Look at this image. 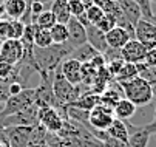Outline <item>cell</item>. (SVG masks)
Returning a JSON list of instances; mask_svg holds the SVG:
<instances>
[{"mask_svg":"<svg viewBox=\"0 0 156 147\" xmlns=\"http://www.w3.org/2000/svg\"><path fill=\"white\" fill-rule=\"evenodd\" d=\"M51 90L54 95V101H56V109L57 107H63L68 106L73 101H76L83 91H82V85H73L66 81L62 73L59 71V68L54 71L53 79H51Z\"/></svg>","mask_w":156,"mask_h":147,"instance_id":"6da1fadb","label":"cell"},{"mask_svg":"<svg viewBox=\"0 0 156 147\" xmlns=\"http://www.w3.org/2000/svg\"><path fill=\"white\" fill-rule=\"evenodd\" d=\"M121 87H122L124 98L128 99L130 102H133L136 107L148 106L153 101V95H151V88L148 85V82L139 76L133 77L127 82H122Z\"/></svg>","mask_w":156,"mask_h":147,"instance_id":"7a4b0ae2","label":"cell"},{"mask_svg":"<svg viewBox=\"0 0 156 147\" xmlns=\"http://www.w3.org/2000/svg\"><path fill=\"white\" fill-rule=\"evenodd\" d=\"M34 101H36V88H23L19 95L9 96L3 102V107L0 110V119L31 107Z\"/></svg>","mask_w":156,"mask_h":147,"instance_id":"3957f363","label":"cell"},{"mask_svg":"<svg viewBox=\"0 0 156 147\" xmlns=\"http://www.w3.org/2000/svg\"><path fill=\"white\" fill-rule=\"evenodd\" d=\"M37 113H39V107L36 104H33L31 107L20 110L17 113H12L9 116H5L0 119V127H34L39 124L37 119Z\"/></svg>","mask_w":156,"mask_h":147,"instance_id":"277c9868","label":"cell"},{"mask_svg":"<svg viewBox=\"0 0 156 147\" xmlns=\"http://www.w3.org/2000/svg\"><path fill=\"white\" fill-rule=\"evenodd\" d=\"M127 130H128V141L127 147H147L151 135L156 132V125L153 122L147 125H133L125 121Z\"/></svg>","mask_w":156,"mask_h":147,"instance_id":"5b68a950","label":"cell"},{"mask_svg":"<svg viewBox=\"0 0 156 147\" xmlns=\"http://www.w3.org/2000/svg\"><path fill=\"white\" fill-rule=\"evenodd\" d=\"M115 115H113V109H110L107 106H96L93 110H90L88 113V130H99V132H105L110 124L113 122Z\"/></svg>","mask_w":156,"mask_h":147,"instance_id":"8992f818","label":"cell"},{"mask_svg":"<svg viewBox=\"0 0 156 147\" xmlns=\"http://www.w3.org/2000/svg\"><path fill=\"white\" fill-rule=\"evenodd\" d=\"M23 45L17 39H5L0 44V60L9 65H17L23 57Z\"/></svg>","mask_w":156,"mask_h":147,"instance_id":"52a82bcc","label":"cell"},{"mask_svg":"<svg viewBox=\"0 0 156 147\" xmlns=\"http://www.w3.org/2000/svg\"><path fill=\"white\" fill-rule=\"evenodd\" d=\"M37 119L42 127H45L47 132L51 133H57L63 125L62 113L56 107H40L37 113Z\"/></svg>","mask_w":156,"mask_h":147,"instance_id":"ba28073f","label":"cell"},{"mask_svg":"<svg viewBox=\"0 0 156 147\" xmlns=\"http://www.w3.org/2000/svg\"><path fill=\"white\" fill-rule=\"evenodd\" d=\"M135 39L139 40L142 45L147 47V50L156 47V25L150 19H141L135 25Z\"/></svg>","mask_w":156,"mask_h":147,"instance_id":"9c48e42d","label":"cell"},{"mask_svg":"<svg viewBox=\"0 0 156 147\" xmlns=\"http://www.w3.org/2000/svg\"><path fill=\"white\" fill-rule=\"evenodd\" d=\"M147 47L142 45L139 40L130 39L127 44L121 48V57L124 62H130V64H141L145 59L147 54Z\"/></svg>","mask_w":156,"mask_h":147,"instance_id":"30bf717a","label":"cell"},{"mask_svg":"<svg viewBox=\"0 0 156 147\" xmlns=\"http://www.w3.org/2000/svg\"><path fill=\"white\" fill-rule=\"evenodd\" d=\"M66 30H68V44L71 48H76L79 45L87 44V31L85 27L79 22L76 17H71L66 23Z\"/></svg>","mask_w":156,"mask_h":147,"instance_id":"8fae6325","label":"cell"},{"mask_svg":"<svg viewBox=\"0 0 156 147\" xmlns=\"http://www.w3.org/2000/svg\"><path fill=\"white\" fill-rule=\"evenodd\" d=\"M82 64H79L74 59H65L60 62L59 65V71L62 73V76L68 81L73 85H79L82 82V73H80Z\"/></svg>","mask_w":156,"mask_h":147,"instance_id":"7c38bea8","label":"cell"},{"mask_svg":"<svg viewBox=\"0 0 156 147\" xmlns=\"http://www.w3.org/2000/svg\"><path fill=\"white\" fill-rule=\"evenodd\" d=\"M130 39H133V37L130 36V33L125 31V30L121 28V27H115L113 30H110L108 33H105V40H107L108 48L121 50Z\"/></svg>","mask_w":156,"mask_h":147,"instance_id":"4fadbf2b","label":"cell"},{"mask_svg":"<svg viewBox=\"0 0 156 147\" xmlns=\"http://www.w3.org/2000/svg\"><path fill=\"white\" fill-rule=\"evenodd\" d=\"M85 31H87V44H90L99 54H104L108 50L105 34L102 31H99L94 25H88L85 28Z\"/></svg>","mask_w":156,"mask_h":147,"instance_id":"5bb4252c","label":"cell"},{"mask_svg":"<svg viewBox=\"0 0 156 147\" xmlns=\"http://www.w3.org/2000/svg\"><path fill=\"white\" fill-rule=\"evenodd\" d=\"M118 5H119V9L124 14V17L133 27L142 19V11L135 0H121V2H118Z\"/></svg>","mask_w":156,"mask_h":147,"instance_id":"9a60e30c","label":"cell"},{"mask_svg":"<svg viewBox=\"0 0 156 147\" xmlns=\"http://www.w3.org/2000/svg\"><path fill=\"white\" fill-rule=\"evenodd\" d=\"M31 2L28 0H6L5 2V14L9 20H22L28 11V5Z\"/></svg>","mask_w":156,"mask_h":147,"instance_id":"2e32d148","label":"cell"},{"mask_svg":"<svg viewBox=\"0 0 156 147\" xmlns=\"http://www.w3.org/2000/svg\"><path fill=\"white\" fill-rule=\"evenodd\" d=\"M101 104V95L91 91V90H88L85 93H82L76 101H73L71 104H68V106L71 107H76V109H80V110H87V112H90L93 110L96 106H99Z\"/></svg>","mask_w":156,"mask_h":147,"instance_id":"e0dca14e","label":"cell"},{"mask_svg":"<svg viewBox=\"0 0 156 147\" xmlns=\"http://www.w3.org/2000/svg\"><path fill=\"white\" fill-rule=\"evenodd\" d=\"M50 11L56 17V22L59 23H68V20L71 19V13L68 8V0H53L50 3Z\"/></svg>","mask_w":156,"mask_h":147,"instance_id":"ac0fdd59","label":"cell"},{"mask_svg":"<svg viewBox=\"0 0 156 147\" xmlns=\"http://www.w3.org/2000/svg\"><path fill=\"white\" fill-rule=\"evenodd\" d=\"M136 106L133 102H130L128 99L122 98L116 102V106L113 107V115L116 119H121V121H128L133 115L136 113Z\"/></svg>","mask_w":156,"mask_h":147,"instance_id":"d6986e66","label":"cell"},{"mask_svg":"<svg viewBox=\"0 0 156 147\" xmlns=\"http://www.w3.org/2000/svg\"><path fill=\"white\" fill-rule=\"evenodd\" d=\"M98 54L99 53L90 44H83V45H79V47L73 48V51L70 53V56L66 59H74V60L79 62V64H87V62H91V59Z\"/></svg>","mask_w":156,"mask_h":147,"instance_id":"ffe728a7","label":"cell"},{"mask_svg":"<svg viewBox=\"0 0 156 147\" xmlns=\"http://www.w3.org/2000/svg\"><path fill=\"white\" fill-rule=\"evenodd\" d=\"M108 133L110 138L113 139H118L124 144H127L128 141V130H127V125H125V121H121V119H113V122L110 124V127L105 130Z\"/></svg>","mask_w":156,"mask_h":147,"instance_id":"44dd1931","label":"cell"},{"mask_svg":"<svg viewBox=\"0 0 156 147\" xmlns=\"http://www.w3.org/2000/svg\"><path fill=\"white\" fill-rule=\"evenodd\" d=\"M139 74L138 71V65L136 64H130V62H124V65L121 67V70L118 71V74L113 77L116 82L122 84V82H127L133 77H136Z\"/></svg>","mask_w":156,"mask_h":147,"instance_id":"7402d4cb","label":"cell"},{"mask_svg":"<svg viewBox=\"0 0 156 147\" xmlns=\"http://www.w3.org/2000/svg\"><path fill=\"white\" fill-rule=\"evenodd\" d=\"M50 34H51V39H53V44L54 45H63L68 42V30H66V25L65 23H54L51 28H50Z\"/></svg>","mask_w":156,"mask_h":147,"instance_id":"603a6c76","label":"cell"},{"mask_svg":"<svg viewBox=\"0 0 156 147\" xmlns=\"http://www.w3.org/2000/svg\"><path fill=\"white\" fill-rule=\"evenodd\" d=\"M23 30H25V23L22 20H8L6 22V39L20 40V37L23 36Z\"/></svg>","mask_w":156,"mask_h":147,"instance_id":"cb8c5ba5","label":"cell"},{"mask_svg":"<svg viewBox=\"0 0 156 147\" xmlns=\"http://www.w3.org/2000/svg\"><path fill=\"white\" fill-rule=\"evenodd\" d=\"M33 44H34L36 48H48V47H51L53 45V39H51L50 30H40V28H37Z\"/></svg>","mask_w":156,"mask_h":147,"instance_id":"d4e9b609","label":"cell"},{"mask_svg":"<svg viewBox=\"0 0 156 147\" xmlns=\"http://www.w3.org/2000/svg\"><path fill=\"white\" fill-rule=\"evenodd\" d=\"M36 25H37V28H40V30H50L54 23H57L56 22V17L53 16V13L50 11V9H45L40 16H37V19H36V22H34Z\"/></svg>","mask_w":156,"mask_h":147,"instance_id":"484cf974","label":"cell"},{"mask_svg":"<svg viewBox=\"0 0 156 147\" xmlns=\"http://www.w3.org/2000/svg\"><path fill=\"white\" fill-rule=\"evenodd\" d=\"M85 16H87V20H88L90 25H98V22H101V19L105 16V13L99 6L91 5V6H88L85 9Z\"/></svg>","mask_w":156,"mask_h":147,"instance_id":"4316f807","label":"cell"},{"mask_svg":"<svg viewBox=\"0 0 156 147\" xmlns=\"http://www.w3.org/2000/svg\"><path fill=\"white\" fill-rule=\"evenodd\" d=\"M94 27L105 34V33H108L110 30H113L116 27V20H115V17L111 16V14H105L101 19V22H98V25H94Z\"/></svg>","mask_w":156,"mask_h":147,"instance_id":"83f0119b","label":"cell"},{"mask_svg":"<svg viewBox=\"0 0 156 147\" xmlns=\"http://www.w3.org/2000/svg\"><path fill=\"white\" fill-rule=\"evenodd\" d=\"M93 5L99 6L105 14H111L118 8V2H115V0H93Z\"/></svg>","mask_w":156,"mask_h":147,"instance_id":"f1b7e54d","label":"cell"},{"mask_svg":"<svg viewBox=\"0 0 156 147\" xmlns=\"http://www.w3.org/2000/svg\"><path fill=\"white\" fill-rule=\"evenodd\" d=\"M68 8H70V13H71V17H79L85 13V6L80 0H68Z\"/></svg>","mask_w":156,"mask_h":147,"instance_id":"f546056e","label":"cell"},{"mask_svg":"<svg viewBox=\"0 0 156 147\" xmlns=\"http://www.w3.org/2000/svg\"><path fill=\"white\" fill-rule=\"evenodd\" d=\"M135 2L139 5L144 19H148V20L153 19V9H151V5H150V0H135Z\"/></svg>","mask_w":156,"mask_h":147,"instance_id":"4dcf8cb0","label":"cell"},{"mask_svg":"<svg viewBox=\"0 0 156 147\" xmlns=\"http://www.w3.org/2000/svg\"><path fill=\"white\" fill-rule=\"evenodd\" d=\"M9 98L8 95V84L5 81H0V104H3Z\"/></svg>","mask_w":156,"mask_h":147,"instance_id":"1f68e13d","label":"cell"},{"mask_svg":"<svg viewBox=\"0 0 156 147\" xmlns=\"http://www.w3.org/2000/svg\"><path fill=\"white\" fill-rule=\"evenodd\" d=\"M80 2L83 3L85 8H88V6H91V5H93V0H80Z\"/></svg>","mask_w":156,"mask_h":147,"instance_id":"d6a6232c","label":"cell"},{"mask_svg":"<svg viewBox=\"0 0 156 147\" xmlns=\"http://www.w3.org/2000/svg\"><path fill=\"white\" fill-rule=\"evenodd\" d=\"M154 125H156V107H154V118H153V121H151Z\"/></svg>","mask_w":156,"mask_h":147,"instance_id":"836d02e7","label":"cell"},{"mask_svg":"<svg viewBox=\"0 0 156 147\" xmlns=\"http://www.w3.org/2000/svg\"><path fill=\"white\" fill-rule=\"evenodd\" d=\"M150 5H151V9H153V5H156V0H150Z\"/></svg>","mask_w":156,"mask_h":147,"instance_id":"e575fe53","label":"cell"},{"mask_svg":"<svg viewBox=\"0 0 156 147\" xmlns=\"http://www.w3.org/2000/svg\"><path fill=\"white\" fill-rule=\"evenodd\" d=\"M153 17H156V11H154V13H153Z\"/></svg>","mask_w":156,"mask_h":147,"instance_id":"d590c367","label":"cell"},{"mask_svg":"<svg viewBox=\"0 0 156 147\" xmlns=\"http://www.w3.org/2000/svg\"><path fill=\"white\" fill-rule=\"evenodd\" d=\"M115 2H121V0H115Z\"/></svg>","mask_w":156,"mask_h":147,"instance_id":"8d00e7d4","label":"cell"},{"mask_svg":"<svg viewBox=\"0 0 156 147\" xmlns=\"http://www.w3.org/2000/svg\"><path fill=\"white\" fill-rule=\"evenodd\" d=\"M3 2H6V0H3Z\"/></svg>","mask_w":156,"mask_h":147,"instance_id":"74e56055","label":"cell"},{"mask_svg":"<svg viewBox=\"0 0 156 147\" xmlns=\"http://www.w3.org/2000/svg\"><path fill=\"white\" fill-rule=\"evenodd\" d=\"M154 135H156V132H154Z\"/></svg>","mask_w":156,"mask_h":147,"instance_id":"f35d334b","label":"cell"},{"mask_svg":"<svg viewBox=\"0 0 156 147\" xmlns=\"http://www.w3.org/2000/svg\"><path fill=\"white\" fill-rule=\"evenodd\" d=\"M0 129H2V127H0Z\"/></svg>","mask_w":156,"mask_h":147,"instance_id":"ab89813d","label":"cell"}]
</instances>
